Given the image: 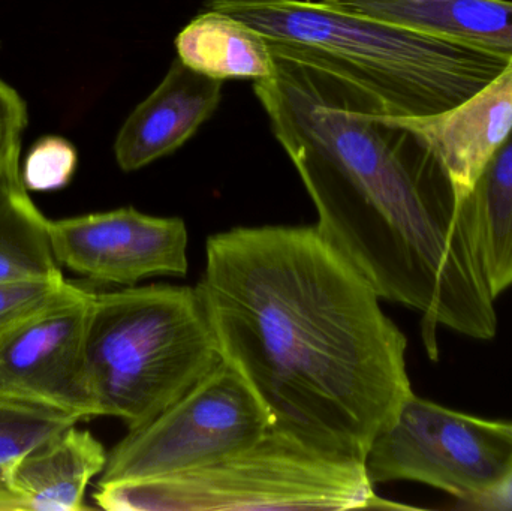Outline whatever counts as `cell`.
Instances as JSON below:
<instances>
[{"mask_svg": "<svg viewBox=\"0 0 512 511\" xmlns=\"http://www.w3.org/2000/svg\"><path fill=\"white\" fill-rule=\"evenodd\" d=\"M195 288L222 360L274 428L364 462L414 393L406 336L316 225L209 237Z\"/></svg>", "mask_w": 512, "mask_h": 511, "instance_id": "obj_1", "label": "cell"}, {"mask_svg": "<svg viewBox=\"0 0 512 511\" xmlns=\"http://www.w3.org/2000/svg\"><path fill=\"white\" fill-rule=\"evenodd\" d=\"M274 59L255 95L315 204L322 237L381 299L420 312L426 335L442 326L495 338L496 299L466 198L441 162L357 84Z\"/></svg>", "mask_w": 512, "mask_h": 511, "instance_id": "obj_2", "label": "cell"}, {"mask_svg": "<svg viewBox=\"0 0 512 511\" xmlns=\"http://www.w3.org/2000/svg\"><path fill=\"white\" fill-rule=\"evenodd\" d=\"M267 39L276 57L339 75L375 96L390 116L444 113L471 98L512 60L433 33L312 0H206Z\"/></svg>", "mask_w": 512, "mask_h": 511, "instance_id": "obj_3", "label": "cell"}, {"mask_svg": "<svg viewBox=\"0 0 512 511\" xmlns=\"http://www.w3.org/2000/svg\"><path fill=\"white\" fill-rule=\"evenodd\" d=\"M221 362L197 288L132 285L96 293L87 371L99 417L140 428Z\"/></svg>", "mask_w": 512, "mask_h": 511, "instance_id": "obj_4", "label": "cell"}, {"mask_svg": "<svg viewBox=\"0 0 512 511\" xmlns=\"http://www.w3.org/2000/svg\"><path fill=\"white\" fill-rule=\"evenodd\" d=\"M364 462L271 426L261 438L201 467L156 479L98 483L108 511L390 509Z\"/></svg>", "mask_w": 512, "mask_h": 511, "instance_id": "obj_5", "label": "cell"}, {"mask_svg": "<svg viewBox=\"0 0 512 511\" xmlns=\"http://www.w3.org/2000/svg\"><path fill=\"white\" fill-rule=\"evenodd\" d=\"M379 483H424L460 501V509L495 491L512 474V423L480 419L412 393L364 459Z\"/></svg>", "mask_w": 512, "mask_h": 511, "instance_id": "obj_6", "label": "cell"}, {"mask_svg": "<svg viewBox=\"0 0 512 511\" xmlns=\"http://www.w3.org/2000/svg\"><path fill=\"white\" fill-rule=\"evenodd\" d=\"M273 426L239 372L222 360L179 401L108 453L99 483L156 479L201 467L255 443Z\"/></svg>", "mask_w": 512, "mask_h": 511, "instance_id": "obj_7", "label": "cell"}, {"mask_svg": "<svg viewBox=\"0 0 512 511\" xmlns=\"http://www.w3.org/2000/svg\"><path fill=\"white\" fill-rule=\"evenodd\" d=\"M96 291L77 294L0 339V393L98 416L87 371V332Z\"/></svg>", "mask_w": 512, "mask_h": 511, "instance_id": "obj_8", "label": "cell"}, {"mask_svg": "<svg viewBox=\"0 0 512 511\" xmlns=\"http://www.w3.org/2000/svg\"><path fill=\"white\" fill-rule=\"evenodd\" d=\"M60 266L102 284L132 285L153 276L188 273V228L180 218H156L132 207L48 219Z\"/></svg>", "mask_w": 512, "mask_h": 511, "instance_id": "obj_9", "label": "cell"}, {"mask_svg": "<svg viewBox=\"0 0 512 511\" xmlns=\"http://www.w3.org/2000/svg\"><path fill=\"white\" fill-rule=\"evenodd\" d=\"M224 80L201 74L177 57L159 86L134 108L114 141L126 173L176 152L218 110Z\"/></svg>", "mask_w": 512, "mask_h": 511, "instance_id": "obj_10", "label": "cell"}, {"mask_svg": "<svg viewBox=\"0 0 512 511\" xmlns=\"http://www.w3.org/2000/svg\"><path fill=\"white\" fill-rule=\"evenodd\" d=\"M397 119L441 162L457 194L468 197L512 129V60L498 77L456 107L433 116Z\"/></svg>", "mask_w": 512, "mask_h": 511, "instance_id": "obj_11", "label": "cell"}, {"mask_svg": "<svg viewBox=\"0 0 512 511\" xmlns=\"http://www.w3.org/2000/svg\"><path fill=\"white\" fill-rule=\"evenodd\" d=\"M108 453L89 431L71 426L27 453L0 492V511H81L87 486Z\"/></svg>", "mask_w": 512, "mask_h": 511, "instance_id": "obj_12", "label": "cell"}, {"mask_svg": "<svg viewBox=\"0 0 512 511\" xmlns=\"http://www.w3.org/2000/svg\"><path fill=\"white\" fill-rule=\"evenodd\" d=\"M342 11L512 57V0H322Z\"/></svg>", "mask_w": 512, "mask_h": 511, "instance_id": "obj_13", "label": "cell"}, {"mask_svg": "<svg viewBox=\"0 0 512 511\" xmlns=\"http://www.w3.org/2000/svg\"><path fill=\"white\" fill-rule=\"evenodd\" d=\"M177 57L189 68L218 78L270 77L276 59L267 39L248 24L224 12L206 9L177 35Z\"/></svg>", "mask_w": 512, "mask_h": 511, "instance_id": "obj_14", "label": "cell"}, {"mask_svg": "<svg viewBox=\"0 0 512 511\" xmlns=\"http://www.w3.org/2000/svg\"><path fill=\"white\" fill-rule=\"evenodd\" d=\"M481 267L493 297L512 285V129L466 197Z\"/></svg>", "mask_w": 512, "mask_h": 511, "instance_id": "obj_15", "label": "cell"}, {"mask_svg": "<svg viewBox=\"0 0 512 511\" xmlns=\"http://www.w3.org/2000/svg\"><path fill=\"white\" fill-rule=\"evenodd\" d=\"M62 276L48 218L30 200L18 168L0 183V281Z\"/></svg>", "mask_w": 512, "mask_h": 511, "instance_id": "obj_16", "label": "cell"}, {"mask_svg": "<svg viewBox=\"0 0 512 511\" xmlns=\"http://www.w3.org/2000/svg\"><path fill=\"white\" fill-rule=\"evenodd\" d=\"M80 422L51 405L0 393V492L27 453Z\"/></svg>", "mask_w": 512, "mask_h": 511, "instance_id": "obj_17", "label": "cell"}, {"mask_svg": "<svg viewBox=\"0 0 512 511\" xmlns=\"http://www.w3.org/2000/svg\"><path fill=\"white\" fill-rule=\"evenodd\" d=\"M81 288L63 276L0 281V339Z\"/></svg>", "mask_w": 512, "mask_h": 511, "instance_id": "obj_18", "label": "cell"}, {"mask_svg": "<svg viewBox=\"0 0 512 511\" xmlns=\"http://www.w3.org/2000/svg\"><path fill=\"white\" fill-rule=\"evenodd\" d=\"M77 164V149L71 141L59 135H45L27 152L21 179L27 191H56L71 182Z\"/></svg>", "mask_w": 512, "mask_h": 511, "instance_id": "obj_19", "label": "cell"}, {"mask_svg": "<svg viewBox=\"0 0 512 511\" xmlns=\"http://www.w3.org/2000/svg\"><path fill=\"white\" fill-rule=\"evenodd\" d=\"M27 120L26 101L0 78V183L21 168V141Z\"/></svg>", "mask_w": 512, "mask_h": 511, "instance_id": "obj_20", "label": "cell"}, {"mask_svg": "<svg viewBox=\"0 0 512 511\" xmlns=\"http://www.w3.org/2000/svg\"><path fill=\"white\" fill-rule=\"evenodd\" d=\"M463 509L469 510H512V474L495 491L478 498Z\"/></svg>", "mask_w": 512, "mask_h": 511, "instance_id": "obj_21", "label": "cell"}]
</instances>
